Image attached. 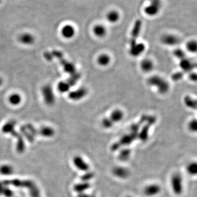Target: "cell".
<instances>
[{
	"instance_id": "6da1fadb",
	"label": "cell",
	"mask_w": 197,
	"mask_h": 197,
	"mask_svg": "<svg viewBox=\"0 0 197 197\" xmlns=\"http://www.w3.org/2000/svg\"><path fill=\"white\" fill-rule=\"evenodd\" d=\"M139 132H131L126 134L121 137L117 142L114 143L111 146V150L112 152H116L119 150L121 147L128 146L132 144L135 140L138 139Z\"/></svg>"
},
{
	"instance_id": "7a4b0ae2",
	"label": "cell",
	"mask_w": 197,
	"mask_h": 197,
	"mask_svg": "<svg viewBox=\"0 0 197 197\" xmlns=\"http://www.w3.org/2000/svg\"><path fill=\"white\" fill-rule=\"evenodd\" d=\"M147 83L151 86L156 87L160 94H165L169 89V84L163 78L158 76L151 77L147 80Z\"/></svg>"
},
{
	"instance_id": "3957f363",
	"label": "cell",
	"mask_w": 197,
	"mask_h": 197,
	"mask_svg": "<svg viewBox=\"0 0 197 197\" xmlns=\"http://www.w3.org/2000/svg\"><path fill=\"white\" fill-rule=\"evenodd\" d=\"M51 53L52 54L53 58H57L59 60L65 72L70 74V75H72L76 73V68L75 66L73 64L65 60L64 58L63 54L59 50H53L52 52Z\"/></svg>"
},
{
	"instance_id": "277c9868",
	"label": "cell",
	"mask_w": 197,
	"mask_h": 197,
	"mask_svg": "<svg viewBox=\"0 0 197 197\" xmlns=\"http://www.w3.org/2000/svg\"><path fill=\"white\" fill-rule=\"evenodd\" d=\"M16 124V121L14 120L8 121V122H7L3 126L2 131L3 133H5V134L9 133L12 134L14 137H16L18 141V147H20V149L22 150L24 149V142L20 135L18 133H16L15 130Z\"/></svg>"
},
{
	"instance_id": "5b68a950",
	"label": "cell",
	"mask_w": 197,
	"mask_h": 197,
	"mask_svg": "<svg viewBox=\"0 0 197 197\" xmlns=\"http://www.w3.org/2000/svg\"><path fill=\"white\" fill-rule=\"evenodd\" d=\"M156 122V118L152 116H148L147 121H146L144 126L142 128L140 131H139L138 139L142 142L147 141L148 137V133L151 127Z\"/></svg>"
},
{
	"instance_id": "8992f818",
	"label": "cell",
	"mask_w": 197,
	"mask_h": 197,
	"mask_svg": "<svg viewBox=\"0 0 197 197\" xmlns=\"http://www.w3.org/2000/svg\"><path fill=\"white\" fill-rule=\"evenodd\" d=\"M42 94L45 104L52 106L55 103V96L52 87L50 85H45L42 88Z\"/></svg>"
},
{
	"instance_id": "52a82bcc",
	"label": "cell",
	"mask_w": 197,
	"mask_h": 197,
	"mask_svg": "<svg viewBox=\"0 0 197 197\" xmlns=\"http://www.w3.org/2000/svg\"><path fill=\"white\" fill-rule=\"evenodd\" d=\"M171 184L173 193L179 195L183 192V181L180 174L175 173L173 174L171 179Z\"/></svg>"
},
{
	"instance_id": "ba28073f",
	"label": "cell",
	"mask_w": 197,
	"mask_h": 197,
	"mask_svg": "<svg viewBox=\"0 0 197 197\" xmlns=\"http://www.w3.org/2000/svg\"><path fill=\"white\" fill-rule=\"evenodd\" d=\"M161 7L160 0H151L150 5L144 8V12L150 16H155L159 12Z\"/></svg>"
},
{
	"instance_id": "9c48e42d",
	"label": "cell",
	"mask_w": 197,
	"mask_h": 197,
	"mask_svg": "<svg viewBox=\"0 0 197 197\" xmlns=\"http://www.w3.org/2000/svg\"><path fill=\"white\" fill-rule=\"evenodd\" d=\"M142 27V21L139 19L137 20L134 23L133 28L132 30L130 39V47L133 46L137 43V38L139 37L140 32Z\"/></svg>"
},
{
	"instance_id": "30bf717a",
	"label": "cell",
	"mask_w": 197,
	"mask_h": 197,
	"mask_svg": "<svg viewBox=\"0 0 197 197\" xmlns=\"http://www.w3.org/2000/svg\"><path fill=\"white\" fill-rule=\"evenodd\" d=\"M87 90L84 88H81L77 89L70 92L68 93V97L72 101H78L81 100L87 95Z\"/></svg>"
},
{
	"instance_id": "8fae6325",
	"label": "cell",
	"mask_w": 197,
	"mask_h": 197,
	"mask_svg": "<svg viewBox=\"0 0 197 197\" xmlns=\"http://www.w3.org/2000/svg\"><path fill=\"white\" fill-rule=\"evenodd\" d=\"M73 163L77 169L82 171H88L89 169V166L88 163L79 155H76L73 158Z\"/></svg>"
},
{
	"instance_id": "7c38bea8",
	"label": "cell",
	"mask_w": 197,
	"mask_h": 197,
	"mask_svg": "<svg viewBox=\"0 0 197 197\" xmlns=\"http://www.w3.org/2000/svg\"><path fill=\"white\" fill-rule=\"evenodd\" d=\"M161 191V187L157 184H151L144 188V194L147 197H153L158 195Z\"/></svg>"
},
{
	"instance_id": "4fadbf2b",
	"label": "cell",
	"mask_w": 197,
	"mask_h": 197,
	"mask_svg": "<svg viewBox=\"0 0 197 197\" xmlns=\"http://www.w3.org/2000/svg\"><path fill=\"white\" fill-rule=\"evenodd\" d=\"M179 65L182 71L186 74L191 72L196 67V64L193 63L189 59L185 58L180 60Z\"/></svg>"
},
{
	"instance_id": "5bb4252c",
	"label": "cell",
	"mask_w": 197,
	"mask_h": 197,
	"mask_svg": "<svg viewBox=\"0 0 197 197\" xmlns=\"http://www.w3.org/2000/svg\"><path fill=\"white\" fill-rule=\"evenodd\" d=\"M19 41L21 44L26 46L31 45L35 42V38L33 35L29 32L21 34L18 37Z\"/></svg>"
},
{
	"instance_id": "9a60e30c",
	"label": "cell",
	"mask_w": 197,
	"mask_h": 197,
	"mask_svg": "<svg viewBox=\"0 0 197 197\" xmlns=\"http://www.w3.org/2000/svg\"><path fill=\"white\" fill-rule=\"evenodd\" d=\"M75 29L74 26L70 24L65 25L62 27L61 30V34L66 39H70L74 37L75 35Z\"/></svg>"
},
{
	"instance_id": "2e32d148",
	"label": "cell",
	"mask_w": 197,
	"mask_h": 197,
	"mask_svg": "<svg viewBox=\"0 0 197 197\" xmlns=\"http://www.w3.org/2000/svg\"><path fill=\"white\" fill-rule=\"evenodd\" d=\"M114 176L119 179H126L130 175V172L128 169L122 166H116L112 170Z\"/></svg>"
},
{
	"instance_id": "e0dca14e",
	"label": "cell",
	"mask_w": 197,
	"mask_h": 197,
	"mask_svg": "<svg viewBox=\"0 0 197 197\" xmlns=\"http://www.w3.org/2000/svg\"><path fill=\"white\" fill-rule=\"evenodd\" d=\"M162 42L164 45L169 46H174L180 42V39L173 35H166L162 38Z\"/></svg>"
},
{
	"instance_id": "ac0fdd59",
	"label": "cell",
	"mask_w": 197,
	"mask_h": 197,
	"mask_svg": "<svg viewBox=\"0 0 197 197\" xmlns=\"http://www.w3.org/2000/svg\"><path fill=\"white\" fill-rule=\"evenodd\" d=\"M145 49V46L143 43H137L131 46L130 48L129 53L132 57H137L141 55L144 52Z\"/></svg>"
},
{
	"instance_id": "d6986e66",
	"label": "cell",
	"mask_w": 197,
	"mask_h": 197,
	"mask_svg": "<svg viewBox=\"0 0 197 197\" xmlns=\"http://www.w3.org/2000/svg\"><path fill=\"white\" fill-rule=\"evenodd\" d=\"M91 187L90 184L87 182H82L81 183H79L75 184L74 187V191L77 192L78 193H84L85 191L89 189Z\"/></svg>"
},
{
	"instance_id": "ffe728a7",
	"label": "cell",
	"mask_w": 197,
	"mask_h": 197,
	"mask_svg": "<svg viewBox=\"0 0 197 197\" xmlns=\"http://www.w3.org/2000/svg\"><path fill=\"white\" fill-rule=\"evenodd\" d=\"M148 116L146 115H142L141 118L140 119L139 121H138L137 123L133 124L131 127L130 128V130L131 132H139L140 128H141V126H142V125L146 122V121H147Z\"/></svg>"
},
{
	"instance_id": "44dd1931",
	"label": "cell",
	"mask_w": 197,
	"mask_h": 197,
	"mask_svg": "<svg viewBox=\"0 0 197 197\" xmlns=\"http://www.w3.org/2000/svg\"><path fill=\"white\" fill-rule=\"evenodd\" d=\"M38 133L42 137H53L55 134V131L50 126H43L40 129Z\"/></svg>"
},
{
	"instance_id": "7402d4cb",
	"label": "cell",
	"mask_w": 197,
	"mask_h": 197,
	"mask_svg": "<svg viewBox=\"0 0 197 197\" xmlns=\"http://www.w3.org/2000/svg\"><path fill=\"white\" fill-rule=\"evenodd\" d=\"M109 118L113 122V123H116L122 120L123 118V113L122 111L116 110L112 112Z\"/></svg>"
},
{
	"instance_id": "603a6c76",
	"label": "cell",
	"mask_w": 197,
	"mask_h": 197,
	"mask_svg": "<svg viewBox=\"0 0 197 197\" xmlns=\"http://www.w3.org/2000/svg\"><path fill=\"white\" fill-rule=\"evenodd\" d=\"M131 150L129 148H124L121 150L118 155V159L123 162L128 160L131 155Z\"/></svg>"
},
{
	"instance_id": "cb8c5ba5",
	"label": "cell",
	"mask_w": 197,
	"mask_h": 197,
	"mask_svg": "<svg viewBox=\"0 0 197 197\" xmlns=\"http://www.w3.org/2000/svg\"><path fill=\"white\" fill-rule=\"evenodd\" d=\"M21 100L22 97L21 95L18 93H13L11 94L8 99L9 102L13 106H18L21 103Z\"/></svg>"
},
{
	"instance_id": "d4e9b609",
	"label": "cell",
	"mask_w": 197,
	"mask_h": 197,
	"mask_svg": "<svg viewBox=\"0 0 197 197\" xmlns=\"http://www.w3.org/2000/svg\"><path fill=\"white\" fill-rule=\"evenodd\" d=\"M184 103L187 107L193 110L197 108V101L190 96H186L184 98Z\"/></svg>"
},
{
	"instance_id": "484cf974",
	"label": "cell",
	"mask_w": 197,
	"mask_h": 197,
	"mask_svg": "<svg viewBox=\"0 0 197 197\" xmlns=\"http://www.w3.org/2000/svg\"><path fill=\"white\" fill-rule=\"evenodd\" d=\"M120 18L119 14L116 11H111L107 14V19L111 23H115L119 20Z\"/></svg>"
},
{
	"instance_id": "4316f807",
	"label": "cell",
	"mask_w": 197,
	"mask_h": 197,
	"mask_svg": "<svg viewBox=\"0 0 197 197\" xmlns=\"http://www.w3.org/2000/svg\"><path fill=\"white\" fill-rule=\"evenodd\" d=\"M141 67L144 72H148L152 70L153 68V63L152 61L149 59H145L142 61L141 64Z\"/></svg>"
},
{
	"instance_id": "83f0119b",
	"label": "cell",
	"mask_w": 197,
	"mask_h": 197,
	"mask_svg": "<svg viewBox=\"0 0 197 197\" xmlns=\"http://www.w3.org/2000/svg\"><path fill=\"white\" fill-rule=\"evenodd\" d=\"M93 32L97 37H103L105 36L106 34V30L103 25H97L94 27Z\"/></svg>"
},
{
	"instance_id": "f1b7e54d",
	"label": "cell",
	"mask_w": 197,
	"mask_h": 197,
	"mask_svg": "<svg viewBox=\"0 0 197 197\" xmlns=\"http://www.w3.org/2000/svg\"><path fill=\"white\" fill-rule=\"evenodd\" d=\"M13 173V168L8 164H4L0 166V173L4 176H9Z\"/></svg>"
},
{
	"instance_id": "f546056e",
	"label": "cell",
	"mask_w": 197,
	"mask_h": 197,
	"mask_svg": "<svg viewBox=\"0 0 197 197\" xmlns=\"http://www.w3.org/2000/svg\"><path fill=\"white\" fill-rule=\"evenodd\" d=\"M97 63L100 65L106 66L110 63V57L107 54H102L100 55L97 59Z\"/></svg>"
},
{
	"instance_id": "4dcf8cb0",
	"label": "cell",
	"mask_w": 197,
	"mask_h": 197,
	"mask_svg": "<svg viewBox=\"0 0 197 197\" xmlns=\"http://www.w3.org/2000/svg\"><path fill=\"white\" fill-rule=\"evenodd\" d=\"M71 87V86L67 81L60 82L58 85V90L61 93L68 92Z\"/></svg>"
},
{
	"instance_id": "1f68e13d",
	"label": "cell",
	"mask_w": 197,
	"mask_h": 197,
	"mask_svg": "<svg viewBox=\"0 0 197 197\" xmlns=\"http://www.w3.org/2000/svg\"><path fill=\"white\" fill-rule=\"evenodd\" d=\"M187 171L191 175H195L197 173V164L195 162L190 163L187 167Z\"/></svg>"
},
{
	"instance_id": "d6a6232c",
	"label": "cell",
	"mask_w": 197,
	"mask_h": 197,
	"mask_svg": "<svg viewBox=\"0 0 197 197\" xmlns=\"http://www.w3.org/2000/svg\"><path fill=\"white\" fill-rule=\"evenodd\" d=\"M95 174L93 172H90L89 171H86V173L83 174L81 177V180L82 182H88L90 180L94 177Z\"/></svg>"
},
{
	"instance_id": "836d02e7",
	"label": "cell",
	"mask_w": 197,
	"mask_h": 197,
	"mask_svg": "<svg viewBox=\"0 0 197 197\" xmlns=\"http://www.w3.org/2000/svg\"><path fill=\"white\" fill-rule=\"evenodd\" d=\"M197 42L195 41H191L187 44V49L191 53H195L197 51Z\"/></svg>"
},
{
	"instance_id": "e575fe53",
	"label": "cell",
	"mask_w": 197,
	"mask_h": 197,
	"mask_svg": "<svg viewBox=\"0 0 197 197\" xmlns=\"http://www.w3.org/2000/svg\"><path fill=\"white\" fill-rule=\"evenodd\" d=\"M173 55L176 58L179 59L180 60L186 58V54L181 49H176L173 51Z\"/></svg>"
},
{
	"instance_id": "d590c367",
	"label": "cell",
	"mask_w": 197,
	"mask_h": 197,
	"mask_svg": "<svg viewBox=\"0 0 197 197\" xmlns=\"http://www.w3.org/2000/svg\"><path fill=\"white\" fill-rule=\"evenodd\" d=\"M102 125L106 129H109L113 126L114 123L111 120L110 118L109 117L105 118L104 119L102 122Z\"/></svg>"
},
{
	"instance_id": "8d00e7d4",
	"label": "cell",
	"mask_w": 197,
	"mask_h": 197,
	"mask_svg": "<svg viewBox=\"0 0 197 197\" xmlns=\"http://www.w3.org/2000/svg\"><path fill=\"white\" fill-rule=\"evenodd\" d=\"M186 74L184 71H180V72H177L176 73L173 74L172 76H171V78L173 80V81H180V79H181L184 76V74Z\"/></svg>"
},
{
	"instance_id": "74e56055",
	"label": "cell",
	"mask_w": 197,
	"mask_h": 197,
	"mask_svg": "<svg viewBox=\"0 0 197 197\" xmlns=\"http://www.w3.org/2000/svg\"><path fill=\"white\" fill-rule=\"evenodd\" d=\"M189 129L192 132H196L197 130V122L196 119H193L189 124Z\"/></svg>"
},
{
	"instance_id": "f35d334b",
	"label": "cell",
	"mask_w": 197,
	"mask_h": 197,
	"mask_svg": "<svg viewBox=\"0 0 197 197\" xmlns=\"http://www.w3.org/2000/svg\"><path fill=\"white\" fill-rule=\"evenodd\" d=\"M44 57H45V59L48 61L52 60L53 59L52 54V53L50 52L45 53L44 54Z\"/></svg>"
},
{
	"instance_id": "ab89813d",
	"label": "cell",
	"mask_w": 197,
	"mask_h": 197,
	"mask_svg": "<svg viewBox=\"0 0 197 197\" xmlns=\"http://www.w3.org/2000/svg\"><path fill=\"white\" fill-rule=\"evenodd\" d=\"M197 76L196 73H192L189 75V79L192 81H195L197 80Z\"/></svg>"
},
{
	"instance_id": "60d3db41",
	"label": "cell",
	"mask_w": 197,
	"mask_h": 197,
	"mask_svg": "<svg viewBox=\"0 0 197 197\" xmlns=\"http://www.w3.org/2000/svg\"><path fill=\"white\" fill-rule=\"evenodd\" d=\"M77 197H95L93 195H89L86 194L85 193H78V195Z\"/></svg>"
},
{
	"instance_id": "b9f144b4",
	"label": "cell",
	"mask_w": 197,
	"mask_h": 197,
	"mask_svg": "<svg viewBox=\"0 0 197 197\" xmlns=\"http://www.w3.org/2000/svg\"><path fill=\"white\" fill-rule=\"evenodd\" d=\"M3 83V79L1 77H0V87L2 85Z\"/></svg>"
},
{
	"instance_id": "7bdbcfd3",
	"label": "cell",
	"mask_w": 197,
	"mask_h": 197,
	"mask_svg": "<svg viewBox=\"0 0 197 197\" xmlns=\"http://www.w3.org/2000/svg\"><path fill=\"white\" fill-rule=\"evenodd\" d=\"M126 197H131V196H126Z\"/></svg>"
},
{
	"instance_id": "ee69618b",
	"label": "cell",
	"mask_w": 197,
	"mask_h": 197,
	"mask_svg": "<svg viewBox=\"0 0 197 197\" xmlns=\"http://www.w3.org/2000/svg\"><path fill=\"white\" fill-rule=\"evenodd\" d=\"M1 0H0V3H1Z\"/></svg>"
}]
</instances>
